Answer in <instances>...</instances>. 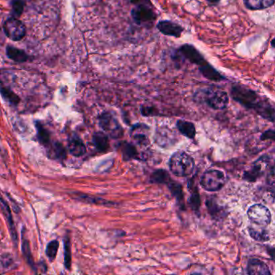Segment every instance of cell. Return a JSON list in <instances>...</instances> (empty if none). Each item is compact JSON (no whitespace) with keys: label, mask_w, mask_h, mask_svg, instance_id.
Here are the masks:
<instances>
[{"label":"cell","mask_w":275,"mask_h":275,"mask_svg":"<svg viewBox=\"0 0 275 275\" xmlns=\"http://www.w3.org/2000/svg\"><path fill=\"white\" fill-rule=\"evenodd\" d=\"M230 95L232 99L248 109L254 110L258 115L265 119L273 122L274 108L269 100L258 95L251 88L241 85L233 84L231 87Z\"/></svg>","instance_id":"6da1fadb"},{"label":"cell","mask_w":275,"mask_h":275,"mask_svg":"<svg viewBox=\"0 0 275 275\" xmlns=\"http://www.w3.org/2000/svg\"><path fill=\"white\" fill-rule=\"evenodd\" d=\"M195 97L198 100H203L205 104L214 110H224L229 103L228 93L221 88L215 86L198 91Z\"/></svg>","instance_id":"7a4b0ae2"},{"label":"cell","mask_w":275,"mask_h":275,"mask_svg":"<svg viewBox=\"0 0 275 275\" xmlns=\"http://www.w3.org/2000/svg\"><path fill=\"white\" fill-rule=\"evenodd\" d=\"M169 167L174 175L184 178L191 175L195 169L193 158L182 151L174 152L170 158Z\"/></svg>","instance_id":"3957f363"},{"label":"cell","mask_w":275,"mask_h":275,"mask_svg":"<svg viewBox=\"0 0 275 275\" xmlns=\"http://www.w3.org/2000/svg\"><path fill=\"white\" fill-rule=\"evenodd\" d=\"M131 17L137 25H152L158 15L152 4H139L132 9Z\"/></svg>","instance_id":"277c9868"},{"label":"cell","mask_w":275,"mask_h":275,"mask_svg":"<svg viewBox=\"0 0 275 275\" xmlns=\"http://www.w3.org/2000/svg\"><path fill=\"white\" fill-rule=\"evenodd\" d=\"M100 125L106 134L113 139H119L124 136L123 128L113 114L104 112L100 117Z\"/></svg>","instance_id":"5b68a950"},{"label":"cell","mask_w":275,"mask_h":275,"mask_svg":"<svg viewBox=\"0 0 275 275\" xmlns=\"http://www.w3.org/2000/svg\"><path fill=\"white\" fill-rule=\"evenodd\" d=\"M200 184L207 192H217L225 186V174L220 170H207L202 175Z\"/></svg>","instance_id":"8992f818"},{"label":"cell","mask_w":275,"mask_h":275,"mask_svg":"<svg viewBox=\"0 0 275 275\" xmlns=\"http://www.w3.org/2000/svg\"><path fill=\"white\" fill-rule=\"evenodd\" d=\"M177 51L185 60L192 64L196 65L199 71L209 63L203 55L192 44H184L177 49Z\"/></svg>","instance_id":"52a82bcc"},{"label":"cell","mask_w":275,"mask_h":275,"mask_svg":"<svg viewBox=\"0 0 275 275\" xmlns=\"http://www.w3.org/2000/svg\"><path fill=\"white\" fill-rule=\"evenodd\" d=\"M247 214L250 221L258 226H267L271 222V213L264 205H253L249 208Z\"/></svg>","instance_id":"ba28073f"},{"label":"cell","mask_w":275,"mask_h":275,"mask_svg":"<svg viewBox=\"0 0 275 275\" xmlns=\"http://www.w3.org/2000/svg\"><path fill=\"white\" fill-rule=\"evenodd\" d=\"M4 32L12 41H20L26 34L25 26L16 18L8 19L4 26Z\"/></svg>","instance_id":"9c48e42d"},{"label":"cell","mask_w":275,"mask_h":275,"mask_svg":"<svg viewBox=\"0 0 275 275\" xmlns=\"http://www.w3.org/2000/svg\"><path fill=\"white\" fill-rule=\"evenodd\" d=\"M157 28L161 34L167 37L179 38L184 32V28L180 24L170 20H161L157 24Z\"/></svg>","instance_id":"30bf717a"},{"label":"cell","mask_w":275,"mask_h":275,"mask_svg":"<svg viewBox=\"0 0 275 275\" xmlns=\"http://www.w3.org/2000/svg\"><path fill=\"white\" fill-rule=\"evenodd\" d=\"M178 141L175 133L167 127H161L157 129L155 133V142L161 147L171 146Z\"/></svg>","instance_id":"8fae6325"},{"label":"cell","mask_w":275,"mask_h":275,"mask_svg":"<svg viewBox=\"0 0 275 275\" xmlns=\"http://www.w3.org/2000/svg\"><path fill=\"white\" fill-rule=\"evenodd\" d=\"M149 128L144 124H137L132 128L130 136L137 144L146 145L149 143Z\"/></svg>","instance_id":"7c38bea8"},{"label":"cell","mask_w":275,"mask_h":275,"mask_svg":"<svg viewBox=\"0 0 275 275\" xmlns=\"http://www.w3.org/2000/svg\"><path fill=\"white\" fill-rule=\"evenodd\" d=\"M247 272L249 274L252 275H269L271 273L269 271V268L265 262L256 258L250 260L247 266Z\"/></svg>","instance_id":"4fadbf2b"},{"label":"cell","mask_w":275,"mask_h":275,"mask_svg":"<svg viewBox=\"0 0 275 275\" xmlns=\"http://www.w3.org/2000/svg\"><path fill=\"white\" fill-rule=\"evenodd\" d=\"M0 209L4 214V217L7 220L9 228H10L11 234H12V238H13L15 243L17 242V233H16V228L14 225L13 218H12V211H11L9 205L7 203L1 196H0Z\"/></svg>","instance_id":"5bb4252c"},{"label":"cell","mask_w":275,"mask_h":275,"mask_svg":"<svg viewBox=\"0 0 275 275\" xmlns=\"http://www.w3.org/2000/svg\"><path fill=\"white\" fill-rule=\"evenodd\" d=\"M266 162L263 158H260L258 162H255L254 166L249 171L246 172L245 174V179L250 181H254L259 178L260 176L263 174L264 170L266 167Z\"/></svg>","instance_id":"9a60e30c"},{"label":"cell","mask_w":275,"mask_h":275,"mask_svg":"<svg viewBox=\"0 0 275 275\" xmlns=\"http://www.w3.org/2000/svg\"><path fill=\"white\" fill-rule=\"evenodd\" d=\"M68 148L71 155L75 157H81L86 154V148L85 144L78 136H73L70 139Z\"/></svg>","instance_id":"2e32d148"},{"label":"cell","mask_w":275,"mask_h":275,"mask_svg":"<svg viewBox=\"0 0 275 275\" xmlns=\"http://www.w3.org/2000/svg\"><path fill=\"white\" fill-rule=\"evenodd\" d=\"M274 0H243V4L248 10H265L274 5Z\"/></svg>","instance_id":"e0dca14e"},{"label":"cell","mask_w":275,"mask_h":275,"mask_svg":"<svg viewBox=\"0 0 275 275\" xmlns=\"http://www.w3.org/2000/svg\"><path fill=\"white\" fill-rule=\"evenodd\" d=\"M177 128L178 131L184 135L185 137H188L190 139H193L196 134V129H195V125L192 122L186 120H178L177 122Z\"/></svg>","instance_id":"ac0fdd59"},{"label":"cell","mask_w":275,"mask_h":275,"mask_svg":"<svg viewBox=\"0 0 275 275\" xmlns=\"http://www.w3.org/2000/svg\"><path fill=\"white\" fill-rule=\"evenodd\" d=\"M16 264L13 256L10 254L0 255V273H7L16 267Z\"/></svg>","instance_id":"d6986e66"},{"label":"cell","mask_w":275,"mask_h":275,"mask_svg":"<svg viewBox=\"0 0 275 275\" xmlns=\"http://www.w3.org/2000/svg\"><path fill=\"white\" fill-rule=\"evenodd\" d=\"M93 142L99 150L101 152H105L109 148V140L108 135L104 133H96L93 136Z\"/></svg>","instance_id":"ffe728a7"},{"label":"cell","mask_w":275,"mask_h":275,"mask_svg":"<svg viewBox=\"0 0 275 275\" xmlns=\"http://www.w3.org/2000/svg\"><path fill=\"white\" fill-rule=\"evenodd\" d=\"M49 155L54 160L64 159L67 157V149L60 143L56 142L49 147Z\"/></svg>","instance_id":"44dd1931"},{"label":"cell","mask_w":275,"mask_h":275,"mask_svg":"<svg viewBox=\"0 0 275 275\" xmlns=\"http://www.w3.org/2000/svg\"><path fill=\"white\" fill-rule=\"evenodd\" d=\"M249 232H250L252 238L258 240V241H266L269 239V233L266 229L262 228V226H260L259 228L250 227L249 228Z\"/></svg>","instance_id":"7402d4cb"},{"label":"cell","mask_w":275,"mask_h":275,"mask_svg":"<svg viewBox=\"0 0 275 275\" xmlns=\"http://www.w3.org/2000/svg\"><path fill=\"white\" fill-rule=\"evenodd\" d=\"M121 152L123 155L125 160H131L133 158H137L138 152L137 148H135L134 145L129 144V143L124 142L120 144Z\"/></svg>","instance_id":"603a6c76"},{"label":"cell","mask_w":275,"mask_h":275,"mask_svg":"<svg viewBox=\"0 0 275 275\" xmlns=\"http://www.w3.org/2000/svg\"><path fill=\"white\" fill-rule=\"evenodd\" d=\"M37 137L41 144L48 145L50 142V133L41 123L37 124Z\"/></svg>","instance_id":"cb8c5ba5"},{"label":"cell","mask_w":275,"mask_h":275,"mask_svg":"<svg viewBox=\"0 0 275 275\" xmlns=\"http://www.w3.org/2000/svg\"><path fill=\"white\" fill-rule=\"evenodd\" d=\"M7 53L8 57L16 62H24L27 60V55L24 51L20 50L16 48L8 47L7 49Z\"/></svg>","instance_id":"d4e9b609"},{"label":"cell","mask_w":275,"mask_h":275,"mask_svg":"<svg viewBox=\"0 0 275 275\" xmlns=\"http://www.w3.org/2000/svg\"><path fill=\"white\" fill-rule=\"evenodd\" d=\"M152 180L157 184H166L170 181V176L165 170H156L152 175Z\"/></svg>","instance_id":"484cf974"},{"label":"cell","mask_w":275,"mask_h":275,"mask_svg":"<svg viewBox=\"0 0 275 275\" xmlns=\"http://www.w3.org/2000/svg\"><path fill=\"white\" fill-rule=\"evenodd\" d=\"M59 243L57 240H52L48 244L46 248V255L50 261H53L56 258L58 250Z\"/></svg>","instance_id":"4316f807"},{"label":"cell","mask_w":275,"mask_h":275,"mask_svg":"<svg viewBox=\"0 0 275 275\" xmlns=\"http://www.w3.org/2000/svg\"><path fill=\"white\" fill-rule=\"evenodd\" d=\"M65 246V265L67 269H71V241L69 237H66L64 240Z\"/></svg>","instance_id":"83f0119b"},{"label":"cell","mask_w":275,"mask_h":275,"mask_svg":"<svg viewBox=\"0 0 275 275\" xmlns=\"http://www.w3.org/2000/svg\"><path fill=\"white\" fill-rule=\"evenodd\" d=\"M22 250H23V253H24V257H25L26 260H27V263L31 265L32 267L35 269V266H34V259L32 257L31 250H30L29 242L27 240H23L22 243Z\"/></svg>","instance_id":"f1b7e54d"},{"label":"cell","mask_w":275,"mask_h":275,"mask_svg":"<svg viewBox=\"0 0 275 275\" xmlns=\"http://www.w3.org/2000/svg\"><path fill=\"white\" fill-rule=\"evenodd\" d=\"M0 92L1 94L8 101L12 103V104H17L20 101V99L18 98L17 96L14 94L13 92L11 91L10 90H8L7 88H1L0 89Z\"/></svg>","instance_id":"f546056e"},{"label":"cell","mask_w":275,"mask_h":275,"mask_svg":"<svg viewBox=\"0 0 275 275\" xmlns=\"http://www.w3.org/2000/svg\"><path fill=\"white\" fill-rule=\"evenodd\" d=\"M12 7L14 13L20 16L24 9V2L23 0H12Z\"/></svg>","instance_id":"4dcf8cb0"},{"label":"cell","mask_w":275,"mask_h":275,"mask_svg":"<svg viewBox=\"0 0 275 275\" xmlns=\"http://www.w3.org/2000/svg\"><path fill=\"white\" fill-rule=\"evenodd\" d=\"M191 203H192V207L195 210H199V206H200V199H199V194L195 193L191 197Z\"/></svg>","instance_id":"1f68e13d"},{"label":"cell","mask_w":275,"mask_h":275,"mask_svg":"<svg viewBox=\"0 0 275 275\" xmlns=\"http://www.w3.org/2000/svg\"><path fill=\"white\" fill-rule=\"evenodd\" d=\"M155 108L152 107H148V106H142L141 108V113L143 115H155Z\"/></svg>","instance_id":"d6a6232c"},{"label":"cell","mask_w":275,"mask_h":275,"mask_svg":"<svg viewBox=\"0 0 275 275\" xmlns=\"http://www.w3.org/2000/svg\"><path fill=\"white\" fill-rule=\"evenodd\" d=\"M262 140H263V141H265V140H268V139H270L271 141H273L274 140V132L273 131V130H269V131L265 132V133H263V135H262Z\"/></svg>","instance_id":"836d02e7"},{"label":"cell","mask_w":275,"mask_h":275,"mask_svg":"<svg viewBox=\"0 0 275 275\" xmlns=\"http://www.w3.org/2000/svg\"><path fill=\"white\" fill-rule=\"evenodd\" d=\"M130 4H133L134 6L139 4H152L151 0H129Z\"/></svg>","instance_id":"e575fe53"},{"label":"cell","mask_w":275,"mask_h":275,"mask_svg":"<svg viewBox=\"0 0 275 275\" xmlns=\"http://www.w3.org/2000/svg\"><path fill=\"white\" fill-rule=\"evenodd\" d=\"M207 2L211 5H217V4H220L221 0H207Z\"/></svg>","instance_id":"d590c367"},{"label":"cell","mask_w":275,"mask_h":275,"mask_svg":"<svg viewBox=\"0 0 275 275\" xmlns=\"http://www.w3.org/2000/svg\"><path fill=\"white\" fill-rule=\"evenodd\" d=\"M271 46H272V48H274V39H272V41H271Z\"/></svg>","instance_id":"8d00e7d4"}]
</instances>
